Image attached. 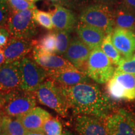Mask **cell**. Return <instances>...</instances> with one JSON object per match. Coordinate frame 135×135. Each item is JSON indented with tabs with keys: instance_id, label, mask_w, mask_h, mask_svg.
Here are the masks:
<instances>
[{
	"instance_id": "cell-42",
	"label": "cell",
	"mask_w": 135,
	"mask_h": 135,
	"mask_svg": "<svg viewBox=\"0 0 135 135\" xmlns=\"http://www.w3.org/2000/svg\"><path fill=\"white\" fill-rule=\"evenodd\" d=\"M134 108H135V106H134Z\"/></svg>"
},
{
	"instance_id": "cell-39",
	"label": "cell",
	"mask_w": 135,
	"mask_h": 135,
	"mask_svg": "<svg viewBox=\"0 0 135 135\" xmlns=\"http://www.w3.org/2000/svg\"><path fill=\"white\" fill-rule=\"evenodd\" d=\"M3 133V118L2 115L0 114V134Z\"/></svg>"
},
{
	"instance_id": "cell-22",
	"label": "cell",
	"mask_w": 135,
	"mask_h": 135,
	"mask_svg": "<svg viewBox=\"0 0 135 135\" xmlns=\"http://www.w3.org/2000/svg\"><path fill=\"white\" fill-rule=\"evenodd\" d=\"M56 38L55 32H50L41 37L38 41H33V48H36L44 53H56Z\"/></svg>"
},
{
	"instance_id": "cell-5",
	"label": "cell",
	"mask_w": 135,
	"mask_h": 135,
	"mask_svg": "<svg viewBox=\"0 0 135 135\" xmlns=\"http://www.w3.org/2000/svg\"><path fill=\"white\" fill-rule=\"evenodd\" d=\"M35 9L23 11H10L5 27L10 36L18 38L31 39L37 33L33 15Z\"/></svg>"
},
{
	"instance_id": "cell-41",
	"label": "cell",
	"mask_w": 135,
	"mask_h": 135,
	"mask_svg": "<svg viewBox=\"0 0 135 135\" xmlns=\"http://www.w3.org/2000/svg\"><path fill=\"white\" fill-rule=\"evenodd\" d=\"M0 135H6V134H5V133H2L1 134H0Z\"/></svg>"
},
{
	"instance_id": "cell-33",
	"label": "cell",
	"mask_w": 135,
	"mask_h": 135,
	"mask_svg": "<svg viewBox=\"0 0 135 135\" xmlns=\"http://www.w3.org/2000/svg\"><path fill=\"white\" fill-rule=\"evenodd\" d=\"M118 0H94V1L97 3L103 4L109 6L116 4L118 3Z\"/></svg>"
},
{
	"instance_id": "cell-3",
	"label": "cell",
	"mask_w": 135,
	"mask_h": 135,
	"mask_svg": "<svg viewBox=\"0 0 135 135\" xmlns=\"http://www.w3.org/2000/svg\"><path fill=\"white\" fill-rule=\"evenodd\" d=\"M101 48L92 50L87 61L84 73L99 84H104L114 75L115 69Z\"/></svg>"
},
{
	"instance_id": "cell-28",
	"label": "cell",
	"mask_w": 135,
	"mask_h": 135,
	"mask_svg": "<svg viewBox=\"0 0 135 135\" xmlns=\"http://www.w3.org/2000/svg\"><path fill=\"white\" fill-rule=\"evenodd\" d=\"M53 5L63 6L72 11H76L84 8V6L87 2V0H48Z\"/></svg>"
},
{
	"instance_id": "cell-38",
	"label": "cell",
	"mask_w": 135,
	"mask_h": 135,
	"mask_svg": "<svg viewBox=\"0 0 135 135\" xmlns=\"http://www.w3.org/2000/svg\"><path fill=\"white\" fill-rule=\"evenodd\" d=\"M61 135H78V134H76L75 133H72L71 131L68 130V129H64Z\"/></svg>"
},
{
	"instance_id": "cell-20",
	"label": "cell",
	"mask_w": 135,
	"mask_h": 135,
	"mask_svg": "<svg viewBox=\"0 0 135 135\" xmlns=\"http://www.w3.org/2000/svg\"><path fill=\"white\" fill-rule=\"evenodd\" d=\"M113 78H114L124 89L126 94V100H134L135 75L123 73L115 70Z\"/></svg>"
},
{
	"instance_id": "cell-43",
	"label": "cell",
	"mask_w": 135,
	"mask_h": 135,
	"mask_svg": "<svg viewBox=\"0 0 135 135\" xmlns=\"http://www.w3.org/2000/svg\"><path fill=\"white\" fill-rule=\"evenodd\" d=\"M134 32H135V31H134Z\"/></svg>"
},
{
	"instance_id": "cell-1",
	"label": "cell",
	"mask_w": 135,
	"mask_h": 135,
	"mask_svg": "<svg viewBox=\"0 0 135 135\" xmlns=\"http://www.w3.org/2000/svg\"><path fill=\"white\" fill-rule=\"evenodd\" d=\"M60 88L69 108L75 115L104 119L116 109L113 100L97 84L89 82L70 87L60 86Z\"/></svg>"
},
{
	"instance_id": "cell-10",
	"label": "cell",
	"mask_w": 135,
	"mask_h": 135,
	"mask_svg": "<svg viewBox=\"0 0 135 135\" xmlns=\"http://www.w3.org/2000/svg\"><path fill=\"white\" fill-rule=\"evenodd\" d=\"M91 51V49L78 37L75 36L71 40L68 48L63 56L78 70L84 72Z\"/></svg>"
},
{
	"instance_id": "cell-31",
	"label": "cell",
	"mask_w": 135,
	"mask_h": 135,
	"mask_svg": "<svg viewBox=\"0 0 135 135\" xmlns=\"http://www.w3.org/2000/svg\"><path fill=\"white\" fill-rule=\"evenodd\" d=\"M9 12L10 9L6 0H0V28L6 26Z\"/></svg>"
},
{
	"instance_id": "cell-32",
	"label": "cell",
	"mask_w": 135,
	"mask_h": 135,
	"mask_svg": "<svg viewBox=\"0 0 135 135\" xmlns=\"http://www.w3.org/2000/svg\"><path fill=\"white\" fill-rule=\"evenodd\" d=\"M10 34L6 27L0 28V48H3L10 38Z\"/></svg>"
},
{
	"instance_id": "cell-7",
	"label": "cell",
	"mask_w": 135,
	"mask_h": 135,
	"mask_svg": "<svg viewBox=\"0 0 135 135\" xmlns=\"http://www.w3.org/2000/svg\"><path fill=\"white\" fill-rule=\"evenodd\" d=\"M20 67L21 71L20 88L23 90L35 92L48 77L46 70L28 57H25L20 60Z\"/></svg>"
},
{
	"instance_id": "cell-24",
	"label": "cell",
	"mask_w": 135,
	"mask_h": 135,
	"mask_svg": "<svg viewBox=\"0 0 135 135\" xmlns=\"http://www.w3.org/2000/svg\"><path fill=\"white\" fill-rule=\"evenodd\" d=\"M108 96L113 100H126V94L123 88L114 78H111L106 86Z\"/></svg>"
},
{
	"instance_id": "cell-21",
	"label": "cell",
	"mask_w": 135,
	"mask_h": 135,
	"mask_svg": "<svg viewBox=\"0 0 135 135\" xmlns=\"http://www.w3.org/2000/svg\"><path fill=\"white\" fill-rule=\"evenodd\" d=\"M3 133L6 135H26V130L18 118L2 115Z\"/></svg>"
},
{
	"instance_id": "cell-37",
	"label": "cell",
	"mask_w": 135,
	"mask_h": 135,
	"mask_svg": "<svg viewBox=\"0 0 135 135\" xmlns=\"http://www.w3.org/2000/svg\"><path fill=\"white\" fill-rule=\"evenodd\" d=\"M5 62V58L4 52L2 48H0V65H3Z\"/></svg>"
},
{
	"instance_id": "cell-34",
	"label": "cell",
	"mask_w": 135,
	"mask_h": 135,
	"mask_svg": "<svg viewBox=\"0 0 135 135\" xmlns=\"http://www.w3.org/2000/svg\"><path fill=\"white\" fill-rule=\"evenodd\" d=\"M5 93L0 91V113L3 111L5 104Z\"/></svg>"
},
{
	"instance_id": "cell-35",
	"label": "cell",
	"mask_w": 135,
	"mask_h": 135,
	"mask_svg": "<svg viewBox=\"0 0 135 135\" xmlns=\"http://www.w3.org/2000/svg\"><path fill=\"white\" fill-rule=\"evenodd\" d=\"M121 3L135 9V0H121Z\"/></svg>"
},
{
	"instance_id": "cell-19",
	"label": "cell",
	"mask_w": 135,
	"mask_h": 135,
	"mask_svg": "<svg viewBox=\"0 0 135 135\" xmlns=\"http://www.w3.org/2000/svg\"><path fill=\"white\" fill-rule=\"evenodd\" d=\"M114 28L135 31V9L122 3L118 5L113 12Z\"/></svg>"
},
{
	"instance_id": "cell-26",
	"label": "cell",
	"mask_w": 135,
	"mask_h": 135,
	"mask_svg": "<svg viewBox=\"0 0 135 135\" xmlns=\"http://www.w3.org/2000/svg\"><path fill=\"white\" fill-rule=\"evenodd\" d=\"M33 18L37 24L45 29L52 30L54 28L51 13L35 9Z\"/></svg>"
},
{
	"instance_id": "cell-23",
	"label": "cell",
	"mask_w": 135,
	"mask_h": 135,
	"mask_svg": "<svg viewBox=\"0 0 135 135\" xmlns=\"http://www.w3.org/2000/svg\"><path fill=\"white\" fill-rule=\"evenodd\" d=\"M101 48L108 57L111 63L117 66L121 59V55L111 40V33L106 35L101 46Z\"/></svg>"
},
{
	"instance_id": "cell-30",
	"label": "cell",
	"mask_w": 135,
	"mask_h": 135,
	"mask_svg": "<svg viewBox=\"0 0 135 135\" xmlns=\"http://www.w3.org/2000/svg\"><path fill=\"white\" fill-rule=\"evenodd\" d=\"M10 11H18L25 9H36L35 3L26 0H6Z\"/></svg>"
},
{
	"instance_id": "cell-15",
	"label": "cell",
	"mask_w": 135,
	"mask_h": 135,
	"mask_svg": "<svg viewBox=\"0 0 135 135\" xmlns=\"http://www.w3.org/2000/svg\"><path fill=\"white\" fill-rule=\"evenodd\" d=\"M51 15L56 31H66L71 33L76 29L78 25L77 18L72 10L56 5Z\"/></svg>"
},
{
	"instance_id": "cell-29",
	"label": "cell",
	"mask_w": 135,
	"mask_h": 135,
	"mask_svg": "<svg viewBox=\"0 0 135 135\" xmlns=\"http://www.w3.org/2000/svg\"><path fill=\"white\" fill-rule=\"evenodd\" d=\"M115 70L135 75V54L129 58H121Z\"/></svg>"
},
{
	"instance_id": "cell-36",
	"label": "cell",
	"mask_w": 135,
	"mask_h": 135,
	"mask_svg": "<svg viewBox=\"0 0 135 135\" xmlns=\"http://www.w3.org/2000/svg\"><path fill=\"white\" fill-rule=\"evenodd\" d=\"M26 135H46L43 131H27Z\"/></svg>"
},
{
	"instance_id": "cell-25",
	"label": "cell",
	"mask_w": 135,
	"mask_h": 135,
	"mask_svg": "<svg viewBox=\"0 0 135 135\" xmlns=\"http://www.w3.org/2000/svg\"><path fill=\"white\" fill-rule=\"evenodd\" d=\"M56 53L63 55L71 41L70 33L66 31H56Z\"/></svg>"
},
{
	"instance_id": "cell-2",
	"label": "cell",
	"mask_w": 135,
	"mask_h": 135,
	"mask_svg": "<svg viewBox=\"0 0 135 135\" xmlns=\"http://www.w3.org/2000/svg\"><path fill=\"white\" fill-rule=\"evenodd\" d=\"M35 92L21 88L5 93V104L1 115L19 118L33 109L36 105Z\"/></svg>"
},
{
	"instance_id": "cell-17",
	"label": "cell",
	"mask_w": 135,
	"mask_h": 135,
	"mask_svg": "<svg viewBox=\"0 0 135 135\" xmlns=\"http://www.w3.org/2000/svg\"><path fill=\"white\" fill-rule=\"evenodd\" d=\"M78 37L91 50L101 48L106 33L99 28L80 22L76 27Z\"/></svg>"
},
{
	"instance_id": "cell-9",
	"label": "cell",
	"mask_w": 135,
	"mask_h": 135,
	"mask_svg": "<svg viewBox=\"0 0 135 135\" xmlns=\"http://www.w3.org/2000/svg\"><path fill=\"white\" fill-rule=\"evenodd\" d=\"M21 81L20 61L0 65V91L8 93L20 89Z\"/></svg>"
},
{
	"instance_id": "cell-40",
	"label": "cell",
	"mask_w": 135,
	"mask_h": 135,
	"mask_svg": "<svg viewBox=\"0 0 135 135\" xmlns=\"http://www.w3.org/2000/svg\"><path fill=\"white\" fill-rule=\"evenodd\" d=\"M26 1H30V2H31V3H35V2H36V1H38V0H26Z\"/></svg>"
},
{
	"instance_id": "cell-16",
	"label": "cell",
	"mask_w": 135,
	"mask_h": 135,
	"mask_svg": "<svg viewBox=\"0 0 135 135\" xmlns=\"http://www.w3.org/2000/svg\"><path fill=\"white\" fill-rule=\"evenodd\" d=\"M33 58L35 62L46 71L75 68L69 61L55 54L44 53L33 48Z\"/></svg>"
},
{
	"instance_id": "cell-13",
	"label": "cell",
	"mask_w": 135,
	"mask_h": 135,
	"mask_svg": "<svg viewBox=\"0 0 135 135\" xmlns=\"http://www.w3.org/2000/svg\"><path fill=\"white\" fill-rule=\"evenodd\" d=\"M111 40L124 58H129L135 51V32L121 28H114Z\"/></svg>"
},
{
	"instance_id": "cell-8",
	"label": "cell",
	"mask_w": 135,
	"mask_h": 135,
	"mask_svg": "<svg viewBox=\"0 0 135 135\" xmlns=\"http://www.w3.org/2000/svg\"><path fill=\"white\" fill-rule=\"evenodd\" d=\"M108 135H135V116L119 108L104 119Z\"/></svg>"
},
{
	"instance_id": "cell-11",
	"label": "cell",
	"mask_w": 135,
	"mask_h": 135,
	"mask_svg": "<svg viewBox=\"0 0 135 135\" xmlns=\"http://www.w3.org/2000/svg\"><path fill=\"white\" fill-rule=\"evenodd\" d=\"M33 50V43L31 39L18 38L10 36L7 44L3 48L5 62L20 61Z\"/></svg>"
},
{
	"instance_id": "cell-6",
	"label": "cell",
	"mask_w": 135,
	"mask_h": 135,
	"mask_svg": "<svg viewBox=\"0 0 135 135\" xmlns=\"http://www.w3.org/2000/svg\"><path fill=\"white\" fill-rule=\"evenodd\" d=\"M81 23L103 30L106 35L112 33L114 29L113 12L107 5L97 3L86 6L81 11Z\"/></svg>"
},
{
	"instance_id": "cell-14",
	"label": "cell",
	"mask_w": 135,
	"mask_h": 135,
	"mask_svg": "<svg viewBox=\"0 0 135 135\" xmlns=\"http://www.w3.org/2000/svg\"><path fill=\"white\" fill-rule=\"evenodd\" d=\"M75 129L78 135H108L104 119L94 116H77Z\"/></svg>"
},
{
	"instance_id": "cell-18",
	"label": "cell",
	"mask_w": 135,
	"mask_h": 135,
	"mask_svg": "<svg viewBox=\"0 0 135 135\" xmlns=\"http://www.w3.org/2000/svg\"><path fill=\"white\" fill-rule=\"evenodd\" d=\"M52 117L50 113L40 107H35L18 118L27 131H43L44 123Z\"/></svg>"
},
{
	"instance_id": "cell-12",
	"label": "cell",
	"mask_w": 135,
	"mask_h": 135,
	"mask_svg": "<svg viewBox=\"0 0 135 135\" xmlns=\"http://www.w3.org/2000/svg\"><path fill=\"white\" fill-rule=\"evenodd\" d=\"M48 77L60 86L70 87L76 84L90 82V78L76 68L47 71Z\"/></svg>"
},
{
	"instance_id": "cell-27",
	"label": "cell",
	"mask_w": 135,
	"mask_h": 135,
	"mask_svg": "<svg viewBox=\"0 0 135 135\" xmlns=\"http://www.w3.org/2000/svg\"><path fill=\"white\" fill-rule=\"evenodd\" d=\"M43 131L46 135H61L62 125L57 118L51 117L44 123Z\"/></svg>"
},
{
	"instance_id": "cell-4",
	"label": "cell",
	"mask_w": 135,
	"mask_h": 135,
	"mask_svg": "<svg viewBox=\"0 0 135 135\" xmlns=\"http://www.w3.org/2000/svg\"><path fill=\"white\" fill-rule=\"evenodd\" d=\"M40 103L55 110L63 117H67L70 109L60 86L53 80L45 81L35 91Z\"/></svg>"
}]
</instances>
